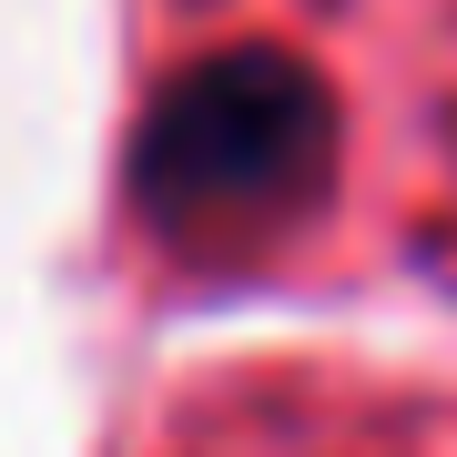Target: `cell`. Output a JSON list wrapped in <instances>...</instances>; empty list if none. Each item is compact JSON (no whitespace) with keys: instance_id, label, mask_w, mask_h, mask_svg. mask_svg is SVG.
Segmentation results:
<instances>
[{"instance_id":"obj_1","label":"cell","mask_w":457,"mask_h":457,"mask_svg":"<svg viewBox=\"0 0 457 457\" xmlns=\"http://www.w3.org/2000/svg\"><path fill=\"white\" fill-rule=\"evenodd\" d=\"M336 173V92L295 51L245 41L173 71L132 143V194L163 234H275Z\"/></svg>"}]
</instances>
